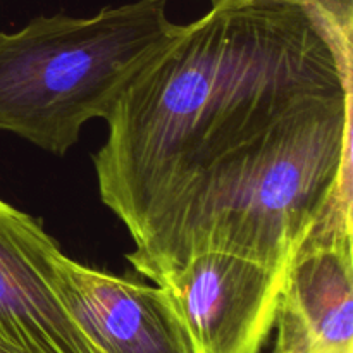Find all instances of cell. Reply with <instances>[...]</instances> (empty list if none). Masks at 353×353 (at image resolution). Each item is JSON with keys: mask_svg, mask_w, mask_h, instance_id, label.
Instances as JSON below:
<instances>
[{"mask_svg": "<svg viewBox=\"0 0 353 353\" xmlns=\"http://www.w3.org/2000/svg\"><path fill=\"white\" fill-rule=\"evenodd\" d=\"M169 0L38 16L0 33V130L64 155L83 126L107 119L121 93L179 30Z\"/></svg>", "mask_w": 353, "mask_h": 353, "instance_id": "7a4b0ae2", "label": "cell"}, {"mask_svg": "<svg viewBox=\"0 0 353 353\" xmlns=\"http://www.w3.org/2000/svg\"><path fill=\"white\" fill-rule=\"evenodd\" d=\"M288 269L228 254L195 255L162 288L195 353H261L274 327Z\"/></svg>", "mask_w": 353, "mask_h": 353, "instance_id": "3957f363", "label": "cell"}, {"mask_svg": "<svg viewBox=\"0 0 353 353\" xmlns=\"http://www.w3.org/2000/svg\"><path fill=\"white\" fill-rule=\"evenodd\" d=\"M59 245L40 221L0 200V348L10 353H97L52 286Z\"/></svg>", "mask_w": 353, "mask_h": 353, "instance_id": "5b68a950", "label": "cell"}, {"mask_svg": "<svg viewBox=\"0 0 353 353\" xmlns=\"http://www.w3.org/2000/svg\"><path fill=\"white\" fill-rule=\"evenodd\" d=\"M52 286L97 353H195L162 286L88 268L61 248L52 255Z\"/></svg>", "mask_w": 353, "mask_h": 353, "instance_id": "277c9868", "label": "cell"}, {"mask_svg": "<svg viewBox=\"0 0 353 353\" xmlns=\"http://www.w3.org/2000/svg\"><path fill=\"white\" fill-rule=\"evenodd\" d=\"M352 30L303 0H210L107 116L100 200L134 271L164 286L195 255L288 269L352 224Z\"/></svg>", "mask_w": 353, "mask_h": 353, "instance_id": "6da1fadb", "label": "cell"}, {"mask_svg": "<svg viewBox=\"0 0 353 353\" xmlns=\"http://www.w3.org/2000/svg\"><path fill=\"white\" fill-rule=\"evenodd\" d=\"M353 230L314 231L296 250L276 310L272 353H353Z\"/></svg>", "mask_w": 353, "mask_h": 353, "instance_id": "8992f818", "label": "cell"}, {"mask_svg": "<svg viewBox=\"0 0 353 353\" xmlns=\"http://www.w3.org/2000/svg\"><path fill=\"white\" fill-rule=\"evenodd\" d=\"M0 353H10V352H7V350H3V348H0Z\"/></svg>", "mask_w": 353, "mask_h": 353, "instance_id": "ba28073f", "label": "cell"}, {"mask_svg": "<svg viewBox=\"0 0 353 353\" xmlns=\"http://www.w3.org/2000/svg\"><path fill=\"white\" fill-rule=\"evenodd\" d=\"M321 16L341 28H353V0H303Z\"/></svg>", "mask_w": 353, "mask_h": 353, "instance_id": "52a82bcc", "label": "cell"}]
</instances>
